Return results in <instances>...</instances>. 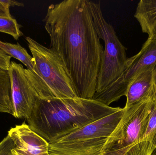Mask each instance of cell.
Returning <instances> with one entry per match:
<instances>
[{"label": "cell", "mask_w": 156, "mask_h": 155, "mask_svg": "<svg viewBox=\"0 0 156 155\" xmlns=\"http://www.w3.org/2000/svg\"><path fill=\"white\" fill-rule=\"evenodd\" d=\"M50 47L61 57L78 97L92 99L104 49L87 0H65L48 8Z\"/></svg>", "instance_id": "cell-1"}, {"label": "cell", "mask_w": 156, "mask_h": 155, "mask_svg": "<svg viewBox=\"0 0 156 155\" xmlns=\"http://www.w3.org/2000/svg\"><path fill=\"white\" fill-rule=\"evenodd\" d=\"M120 109L79 97L39 99L26 119L30 128L50 143Z\"/></svg>", "instance_id": "cell-2"}, {"label": "cell", "mask_w": 156, "mask_h": 155, "mask_svg": "<svg viewBox=\"0 0 156 155\" xmlns=\"http://www.w3.org/2000/svg\"><path fill=\"white\" fill-rule=\"evenodd\" d=\"M156 100L154 87L144 100L129 108L124 107L123 115L106 140L102 155H131L133 148L145 133Z\"/></svg>", "instance_id": "cell-3"}, {"label": "cell", "mask_w": 156, "mask_h": 155, "mask_svg": "<svg viewBox=\"0 0 156 155\" xmlns=\"http://www.w3.org/2000/svg\"><path fill=\"white\" fill-rule=\"evenodd\" d=\"M88 5L97 34L105 44L97 78L95 93L97 94L120 77L128 58L126 48L120 42L113 26L104 17L101 5L88 1Z\"/></svg>", "instance_id": "cell-4"}, {"label": "cell", "mask_w": 156, "mask_h": 155, "mask_svg": "<svg viewBox=\"0 0 156 155\" xmlns=\"http://www.w3.org/2000/svg\"><path fill=\"white\" fill-rule=\"evenodd\" d=\"M12 90L13 115L16 118L28 116L39 99L58 98L43 79L34 71L11 62L8 70Z\"/></svg>", "instance_id": "cell-5"}, {"label": "cell", "mask_w": 156, "mask_h": 155, "mask_svg": "<svg viewBox=\"0 0 156 155\" xmlns=\"http://www.w3.org/2000/svg\"><path fill=\"white\" fill-rule=\"evenodd\" d=\"M34 62V71L50 87L58 98L78 97L74 84L59 56L29 36L26 37Z\"/></svg>", "instance_id": "cell-6"}, {"label": "cell", "mask_w": 156, "mask_h": 155, "mask_svg": "<svg viewBox=\"0 0 156 155\" xmlns=\"http://www.w3.org/2000/svg\"><path fill=\"white\" fill-rule=\"evenodd\" d=\"M150 68L156 69V38H148L140 52L128 58L120 77L106 89L95 94L93 100L110 106L112 103L125 96L128 86L137 75Z\"/></svg>", "instance_id": "cell-7"}, {"label": "cell", "mask_w": 156, "mask_h": 155, "mask_svg": "<svg viewBox=\"0 0 156 155\" xmlns=\"http://www.w3.org/2000/svg\"><path fill=\"white\" fill-rule=\"evenodd\" d=\"M124 113V109L121 108L114 113L87 125L49 144L66 145L101 137H108L117 126Z\"/></svg>", "instance_id": "cell-8"}, {"label": "cell", "mask_w": 156, "mask_h": 155, "mask_svg": "<svg viewBox=\"0 0 156 155\" xmlns=\"http://www.w3.org/2000/svg\"><path fill=\"white\" fill-rule=\"evenodd\" d=\"M8 135L14 143L16 155H50L49 143L26 123L11 128Z\"/></svg>", "instance_id": "cell-9"}, {"label": "cell", "mask_w": 156, "mask_h": 155, "mask_svg": "<svg viewBox=\"0 0 156 155\" xmlns=\"http://www.w3.org/2000/svg\"><path fill=\"white\" fill-rule=\"evenodd\" d=\"M156 69L150 68L137 75L128 86L125 108H129L147 98L154 89Z\"/></svg>", "instance_id": "cell-10"}, {"label": "cell", "mask_w": 156, "mask_h": 155, "mask_svg": "<svg viewBox=\"0 0 156 155\" xmlns=\"http://www.w3.org/2000/svg\"><path fill=\"white\" fill-rule=\"evenodd\" d=\"M108 137H104L66 145L49 144L50 155H102V150Z\"/></svg>", "instance_id": "cell-11"}, {"label": "cell", "mask_w": 156, "mask_h": 155, "mask_svg": "<svg viewBox=\"0 0 156 155\" xmlns=\"http://www.w3.org/2000/svg\"><path fill=\"white\" fill-rule=\"evenodd\" d=\"M134 17L143 32L148 38L156 39V0H141L138 2Z\"/></svg>", "instance_id": "cell-12"}, {"label": "cell", "mask_w": 156, "mask_h": 155, "mask_svg": "<svg viewBox=\"0 0 156 155\" xmlns=\"http://www.w3.org/2000/svg\"><path fill=\"white\" fill-rule=\"evenodd\" d=\"M156 149V100L143 137L136 143L131 155H152Z\"/></svg>", "instance_id": "cell-13"}, {"label": "cell", "mask_w": 156, "mask_h": 155, "mask_svg": "<svg viewBox=\"0 0 156 155\" xmlns=\"http://www.w3.org/2000/svg\"><path fill=\"white\" fill-rule=\"evenodd\" d=\"M0 49L6 54L22 62L27 69L34 71V62L33 56H31L26 49L19 43L14 44L4 42L0 40Z\"/></svg>", "instance_id": "cell-14"}, {"label": "cell", "mask_w": 156, "mask_h": 155, "mask_svg": "<svg viewBox=\"0 0 156 155\" xmlns=\"http://www.w3.org/2000/svg\"><path fill=\"white\" fill-rule=\"evenodd\" d=\"M21 25L12 16H0V32L12 35L17 41L23 35L20 31Z\"/></svg>", "instance_id": "cell-15"}, {"label": "cell", "mask_w": 156, "mask_h": 155, "mask_svg": "<svg viewBox=\"0 0 156 155\" xmlns=\"http://www.w3.org/2000/svg\"><path fill=\"white\" fill-rule=\"evenodd\" d=\"M14 147L13 141L7 135L0 143V155H16L13 152Z\"/></svg>", "instance_id": "cell-16"}, {"label": "cell", "mask_w": 156, "mask_h": 155, "mask_svg": "<svg viewBox=\"0 0 156 155\" xmlns=\"http://www.w3.org/2000/svg\"><path fill=\"white\" fill-rule=\"evenodd\" d=\"M11 57L0 49V68L8 71L11 64Z\"/></svg>", "instance_id": "cell-17"}, {"label": "cell", "mask_w": 156, "mask_h": 155, "mask_svg": "<svg viewBox=\"0 0 156 155\" xmlns=\"http://www.w3.org/2000/svg\"><path fill=\"white\" fill-rule=\"evenodd\" d=\"M1 2L5 6L10 8L11 6L14 7L15 6H24L23 3L17 1H13V0H0Z\"/></svg>", "instance_id": "cell-18"}, {"label": "cell", "mask_w": 156, "mask_h": 155, "mask_svg": "<svg viewBox=\"0 0 156 155\" xmlns=\"http://www.w3.org/2000/svg\"><path fill=\"white\" fill-rule=\"evenodd\" d=\"M0 16H12L9 8L2 3L0 1Z\"/></svg>", "instance_id": "cell-19"}, {"label": "cell", "mask_w": 156, "mask_h": 155, "mask_svg": "<svg viewBox=\"0 0 156 155\" xmlns=\"http://www.w3.org/2000/svg\"><path fill=\"white\" fill-rule=\"evenodd\" d=\"M154 86H155V92H156V76Z\"/></svg>", "instance_id": "cell-20"}, {"label": "cell", "mask_w": 156, "mask_h": 155, "mask_svg": "<svg viewBox=\"0 0 156 155\" xmlns=\"http://www.w3.org/2000/svg\"><path fill=\"white\" fill-rule=\"evenodd\" d=\"M152 155H156V149L155 150L154 152L152 154Z\"/></svg>", "instance_id": "cell-21"}]
</instances>
